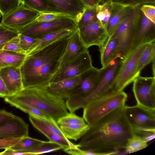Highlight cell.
<instances>
[{
  "label": "cell",
  "mask_w": 155,
  "mask_h": 155,
  "mask_svg": "<svg viewBox=\"0 0 155 155\" xmlns=\"http://www.w3.org/2000/svg\"><path fill=\"white\" fill-rule=\"evenodd\" d=\"M140 9L149 19L155 23V7L154 5L144 4L141 5Z\"/></svg>",
  "instance_id": "cell-40"
},
{
  "label": "cell",
  "mask_w": 155,
  "mask_h": 155,
  "mask_svg": "<svg viewBox=\"0 0 155 155\" xmlns=\"http://www.w3.org/2000/svg\"><path fill=\"white\" fill-rule=\"evenodd\" d=\"M78 30L70 36L60 58L58 68L88 50L80 39Z\"/></svg>",
  "instance_id": "cell-19"
},
{
  "label": "cell",
  "mask_w": 155,
  "mask_h": 155,
  "mask_svg": "<svg viewBox=\"0 0 155 155\" xmlns=\"http://www.w3.org/2000/svg\"><path fill=\"white\" fill-rule=\"evenodd\" d=\"M125 112L134 134L144 138L148 142L155 137V109L137 104L125 105Z\"/></svg>",
  "instance_id": "cell-5"
},
{
  "label": "cell",
  "mask_w": 155,
  "mask_h": 155,
  "mask_svg": "<svg viewBox=\"0 0 155 155\" xmlns=\"http://www.w3.org/2000/svg\"><path fill=\"white\" fill-rule=\"evenodd\" d=\"M21 138L0 139V149H5L13 146Z\"/></svg>",
  "instance_id": "cell-44"
},
{
  "label": "cell",
  "mask_w": 155,
  "mask_h": 155,
  "mask_svg": "<svg viewBox=\"0 0 155 155\" xmlns=\"http://www.w3.org/2000/svg\"><path fill=\"white\" fill-rule=\"evenodd\" d=\"M21 4L27 7L40 13L45 12L48 6L45 0H21Z\"/></svg>",
  "instance_id": "cell-35"
},
{
  "label": "cell",
  "mask_w": 155,
  "mask_h": 155,
  "mask_svg": "<svg viewBox=\"0 0 155 155\" xmlns=\"http://www.w3.org/2000/svg\"><path fill=\"white\" fill-rule=\"evenodd\" d=\"M127 95L111 90L87 102L83 108V117L89 126L117 108L125 105Z\"/></svg>",
  "instance_id": "cell-4"
},
{
  "label": "cell",
  "mask_w": 155,
  "mask_h": 155,
  "mask_svg": "<svg viewBox=\"0 0 155 155\" xmlns=\"http://www.w3.org/2000/svg\"><path fill=\"white\" fill-rule=\"evenodd\" d=\"M43 141L33 138L28 136L21 138L14 146L8 149L16 151L26 153L38 147Z\"/></svg>",
  "instance_id": "cell-29"
},
{
  "label": "cell",
  "mask_w": 155,
  "mask_h": 155,
  "mask_svg": "<svg viewBox=\"0 0 155 155\" xmlns=\"http://www.w3.org/2000/svg\"><path fill=\"white\" fill-rule=\"evenodd\" d=\"M29 119L34 127L45 135L49 141L60 145L63 150L74 145L75 144L68 139L64 138L54 132L38 118L29 115Z\"/></svg>",
  "instance_id": "cell-22"
},
{
  "label": "cell",
  "mask_w": 155,
  "mask_h": 155,
  "mask_svg": "<svg viewBox=\"0 0 155 155\" xmlns=\"http://www.w3.org/2000/svg\"><path fill=\"white\" fill-rule=\"evenodd\" d=\"M15 115L4 110H0V123L9 119Z\"/></svg>",
  "instance_id": "cell-46"
},
{
  "label": "cell",
  "mask_w": 155,
  "mask_h": 155,
  "mask_svg": "<svg viewBox=\"0 0 155 155\" xmlns=\"http://www.w3.org/2000/svg\"><path fill=\"white\" fill-rule=\"evenodd\" d=\"M17 30L8 28L1 23L0 24V50L14 38L18 36Z\"/></svg>",
  "instance_id": "cell-33"
},
{
  "label": "cell",
  "mask_w": 155,
  "mask_h": 155,
  "mask_svg": "<svg viewBox=\"0 0 155 155\" xmlns=\"http://www.w3.org/2000/svg\"><path fill=\"white\" fill-rule=\"evenodd\" d=\"M48 9L45 12L65 15L80 20L86 7L81 0H45Z\"/></svg>",
  "instance_id": "cell-13"
},
{
  "label": "cell",
  "mask_w": 155,
  "mask_h": 155,
  "mask_svg": "<svg viewBox=\"0 0 155 155\" xmlns=\"http://www.w3.org/2000/svg\"><path fill=\"white\" fill-rule=\"evenodd\" d=\"M73 33L26 55L20 67L24 88L45 87L50 83Z\"/></svg>",
  "instance_id": "cell-2"
},
{
  "label": "cell",
  "mask_w": 155,
  "mask_h": 155,
  "mask_svg": "<svg viewBox=\"0 0 155 155\" xmlns=\"http://www.w3.org/2000/svg\"><path fill=\"white\" fill-rule=\"evenodd\" d=\"M0 76L10 96L15 95L24 89L20 67L9 66L2 68L0 69Z\"/></svg>",
  "instance_id": "cell-20"
},
{
  "label": "cell",
  "mask_w": 155,
  "mask_h": 155,
  "mask_svg": "<svg viewBox=\"0 0 155 155\" xmlns=\"http://www.w3.org/2000/svg\"><path fill=\"white\" fill-rule=\"evenodd\" d=\"M77 21L74 19L61 15L49 21L32 22L18 30L19 34L39 39L44 35L63 29L76 31L78 29Z\"/></svg>",
  "instance_id": "cell-7"
},
{
  "label": "cell",
  "mask_w": 155,
  "mask_h": 155,
  "mask_svg": "<svg viewBox=\"0 0 155 155\" xmlns=\"http://www.w3.org/2000/svg\"><path fill=\"white\" fill-rule=\"evenodd\" d=\"M125 105L90 126L77 146L98 155L120 154L134 134L126 114Z\"/></svg>",
  "instance_id": "cell-1"
},
{
  "label": "cell",
  "mask_w": 155,
  "mask_h": 155,
  "mask_svg": "<svg viewBox=\"0 0 155 155\" xmlns=\"http://www.w3.org/2000/svg\"><path fill=\"white\" fill-rule=\"evenodd\" d=\"M61 15L53 13H40V15L34 21L38 22L51 21L57 18Z\"/></svg>",
  "instance_id": "cell-43"
},
{
  "label": "cell",
  "mask_w": 155,
  "mask_h": 155,
  "mask_svg": "<svg viewBox=\"0 0 155 155\" xmlns=\"http://www.w3.org/2000/svg\"><path fill=\"white\" fill-rule=\"evenodd\" d=\"M57 122L65 137L75 141L81 138L90 127L83 117L73 112H68Z\"/></svg>",
  "instance_id": "cell-14"
},
{
  "label": "cell",
  "mask_w": 155,
  "mask_h": 155,
  "mask_svg": "<svg viewBox=\"0 0 155 155\" xmlns=\"http://www.w3.org/2000/svg\"><path fill=\"white\" fill-rule=\"evenodd\" d=\"M26 56L24 54L3 49L0 50V69L9 66L20 67Z\"/></svg>",
  "instance_id": "cell-24"
},
{
  "label": "cell",
  "mask_w": 155,
  "mask_h": 155,
  "mask_svg": "<svg viewBox=\"0 0 155 155\" xmlns=\"http://www.w3.org/2000/svg\"><path fill=\"white\" fill-rule=\"evenodd\" d=\"M3 49L16 53L25 54L21 47L19 35L8 42L3 47Z\"/></svg>",
  "instance_id": "cell-39"
},
{
  "label": "cell",
  "mask_w": 155,
  "mask_h": 155,
  "mask_svg": "<svg viewBox=\"0 0 155 155\" xmlns=\"http://www.w3.org/2000/svg\"><path fill=\"white\" fill-rule=\"evenodd\" d=\"M100 71L94 67L82 74L81 79L66 101L84 99L90 95L96 88L100 78Z\"/></svg>",
  "instance_id": "cell-16"
},
{
  "label": "cell",
  "mask_w": 155,
  "mask_h": 155,
  "mask_svg": "<svg viewBox=\"0 0 155 155\" xmlns=\"http://www.w3.org/2000/svg\"><path fill=\"white\" fill-rule=\"evenodd\" d=\"M112 6L109 0L100 4L96 8L97 18L105 28L111 15Z\"/></svg>",
  "instance_id": "cell-31"
},
{
  "label": "cell",
  "mask_w": 155,
  "mask_h": 155,
  "mask_svg": "<svg viewBox=\"0 0 155 155\" xmlns=\"http://www.w3.org/2000/svg\"><path fill=\"white\" fill-rule=\"evenodd\" d=\"M148 143L143 137L134 134L128 140L124 154L132 153L144 149L148 146Z\"/></svg>",
  "instance_id": "cell-30"
},
{
  "label": "cell",
  "mask_w": 155,
  "mask_h": 155,
  "mask_svg": "<svg viewBox=\"0 0 155 155\" xmlns=\"http://www.w3.org/2000/svg\"><path fill=\"white\" fill-rule=\"evenodd\" d=\"M122 60L117 58L104 68L100 69V75L98 84L94 91L87 97L74 101H66L68 109L74 113L83 108L89 101L111 90L114 81L121 64Z\"/></svg>",
  "instance_id": "cell-6"
},
{
  "label": "cell",
  "mask_w": 155,
  "mask_h": 155,
  "mask_svg": "<svg viewBox=\"0 0 155 155\" xmlns=\"http://www.w3.org/2000/svg\"><path fill=\"white\" fill-rule=\"evenodd\" d=\"M86 7L96 8L101 3L100 0H81Z\"/></svg>",
  "instance_id": "cell-47"
},
{
  "label": "cell",
  "mask_w": 155,
  "mask_h": 155,
  "mask_svg": "<svg viewBox=\"0 0 155 155\" xmlns=\"http://www.w3.org/2000/svg\"><path fill=\"white\" fill-rule=\"evenodd\" d=\"M19 37L21 47L26 55L31 52L35 45L39 40L38 38L19 34Z\"/></svg>",
  "instance_id": "cell-36"
},
{
  "label": "cell",
  "mask_w": 155,
  "mask_h": 155,
  "mask_svg": "<svg viewBox=\"0 0 155 155\" xmlns=\"http://www.w3.org/2000/svg\"><path fill=\"white\" fill-rule=\"evenodd\" d=\"M10 96L6 86L0 76V97L5 98Z\"/></svg>",
  "instance_id": "cell-45"
},
{
  "label": "cell",
  "mask_w": 155,
  "mask_h": 155,
  "mask_svg": "<svg viewBox=\"0 0 155 155\" xmlns=\"http://www.w3.org/2000/svg\"><path fill=\"white\" fill-rule=\"evenodd\" d=\"M78 30L81 41L87 49L91 46L96 45L100 49L109 38L105 28L99 21Z\"/></svg>",
  "instance_id": "cell-17"
},
{
  "label": "cell",
  "mask_w": 155,
  "mask_h": 155,
  "mask_svg": "<svg viewBox=\"0 0 155 155\" xmlns=\"http://www.w3.org/2000/svg\"><path fill=\"white\" fill-rule=\"evenodd\" d=\"M134 8L112 4L111 15L105 27L109 38L113 34L122 22L132 12Z\"/></svg>",
  "instance_id": "cell-23"
},
{
  "label": "cell",
  "mask_w": 155,
  "mask_h": 155,
  "mask_svg": "<svg viewBox=\"0 0 155 155\" xmlns=\"http://www.w3.org/2000/svg\"><path fill=\"white\" fill-rule=\"evenodd\" d=\"M40 12L21 4L18 8L2 16L1 23L18 31L34 21Z\"/></svg>",
  "instance_id": "cell-15"
},
{
  "label": "cell",
  "mask_w": 155,
  "mask_h": 155,
  "mask_svg": "<svg viewBox=\"0 0 155 155\" xmlns=\"http://www.w3.org/2000/svg\"><path fill=\"white\" fill-rule=\"evenodd\" d=\"M93 67L91 55L87 50L59 68L51 78L50 83L78 76Z\"/></svg>",
  "instance_id": "cell-11"
},
{
  "label": "cell",
  "mask_w": 155,
  "mask_h": 155,
  "mask_svg": "<svg viewBox=\"0 0 155 155\" xmlns=\"http://www.w3.org/2000/svg\"><path fill=\"white\" fill-rule=\"evenodd\" d=\"M117 37L113 35L109 37L104 46L99 49L102 68L107 66L113 60L117 45Z\"/></svg>",
  "instance_id": "cell-25"
},
{
  "label": "cell",
  "mask_w": 155,
  "mask_h": 155,
  "mask_svg": "<svg viewBox=\"0 0 155 155\" xmlns=\"http://www.w3.org/2000/svg\"><path fill=\"white\" fill-rule=\"evenodd\" d=\"M82 74L78 76L50 83L46 86L47 89L53 94L66 100L80 82Z\"/></svg>",
  "instance_id": "cell-21"
},
{
  "label": "cell",
  "mask_w": 155,
  "mask_h": 155,
  "mask_svg": "<svg viewBox=\"0 0 155 155\" xmlns=\"http://www.w3.org/2000/svg\"><path fill=\"white\" fill-rule=\"evenodd\" d=\"M100 0L101 1V3H104V2H107L108 1H109L110 0Z\"/></svg>",
  "instance_id": "cell-48"
},
{
  "label": "cell",
  "mask_w": 155,
  "mask_h": 155,
  "mask_svg": "<svg viewBox=\"0 0 155 155\" xmlns=\"http://www.w3.org/2000/svg\"><path fill=\"white\" fill-rule=\"evenodd\" d=\"M155 43L149 44L142 54L138 62L136 74L140 75L141 71L147 65L155 62Z\"/></svg>",
  "instance_id": "cell-28"
},
{
  "label": "cell",
  "mask_w": 155,
  "mask_h": 155,
  "mask_svg": "<svg viewBox=\"0 0 155 155\" xmlns=\"http://www.w3.org/2000/svg\"><path fill=\"white\" fill-rule=\"evenodd\" d=\"M140 8L135 17L133 35L128 54L140 45L155 42V23L145 16Z\"/></svg>",
  "instance_id": "cell-9"
},
{
  "label": "cell",
  "mask_w": 155,
  "mask_h": 155,
  "mask_svg": "<svg viewBox=\"0 0 155 155\" xmlns=\"http://www.w3.org/2000/svg\"><path fill=\"white\" fill-rule=\"evenodd\" d=\"M1 13H0V18H1Z\"/></svg>",
  "instance_id": "cell-49"
},
{
  "label": "cell",
  "mask_w": 155,
  "mask_h": 155,
  "mask_svg": "<svg viewBox=\"0 0 155 155\" xmlns=\"http://www.w3.org/2000/svg\"><path fill=\"white\" fill-rule=\"evenodd\" d=\"M98 21L96 16V8L86 7L81 18L78 22V29Z\"/></svg>",
  "instance_id": "cell-34"
},
{
  "label": "cell",
  "mask_w": 155,
  "mask_h": 155,
  "mask_svg": "<svg viewBox=\"0 0 155 155\" xmlns=\"http://www.w3.org/2000/svg\"><path fill=\"white\" fill-rule=\"evenodd\" d=\"M39 119L42 121L49 128L55 133L64 138L67 139L63 134L57 121L53 119L49 120Z\"/></svg>",
  "instance_id": "cell-41"
},
{
  "label": "cell",
  "mask_w": 155,
  "mask_h": 155,
  "mask_svg": "<svg viewBox=\"0 0 155 155\" xmlns=\"http://www.w3.org/2000/svg\"><path fill=\"white\" fill-rule=\"evenodd\" d=\"M28 136V125L15 116L0 123V139L20 138Z\"/></svg>",
  "instance_id": "cell-18"
},
{
  "label": "cell",
  "mask_w": 155,
  "mask_h": 155,
  "mask_svg": "<svg viewBox=\"0 0 155 155\" xmlns=\"http://www.w3.org/2000/svg\"><path fill=\"white\" fill-rule=\"evenodd\" d=\"M6 103L23 111L38 118L42 119L51 120L53 119L49 116L31 106L15 101L9 96L4 98Z\"/></svg>",
  "instance_id": "cell-26"
},
{
  "label": "cell",
  "mask_w": 155,
  "mask_h": 155,
  "mask_svg": "<svg viewBox=\"0 0 155 155\" xmlns=\"http://www.w3.org/2000/svg\"><path fill=\"white\" fill-rule=\"evenodd\" d=\"M62 149L58 144L50 141H43L36 148L30 150L26 153L28 155H37L50 153Z\"/></svg>",
  "instance_id": "cell-32"
},
{
  "label": "cell",
  "mask_w": 155,
  "mask_h": 155,
  "mask_svg": "<svg viewBox=\"0 0 155 155\" xmlns=\"http://www.w3.org/2000/svg\"><path fill=\"white\" fill-rule=\"evenodd\" d=\"M113 4L124 7H134L144 4L155 5V0H110Z\"/></svg>",
  "instance_id": "cell-38"
},
{
  "label": "cell",
  "mask_w": 155,
  "mask_h": 155,
  "mask_svg": "<svg viewBox=\"0 0 155 155\" xmlns=\"http://www.w3.org/2000/svg\"><path fill=\"white\" fill-rule=\"evenodd\" d=\"M75 31L63 29L47 34L39 39L31 53L39 50Z\"/></svg>",
  "instance_id": "cell-27"
},
{
  "label": "cell",
  "mask_w": 155,
  "mask_h": 155,
  "mask_svg": "<svg viewBox=\"0 0 155 155\" xmlns=\"http://www.w3.org/2000/svg\"><path fill=\"white\" fill-rule=\"evenodd\" d=\"M9 96L38 109L56 121L68 113L64 100L49 91L46 87L24 88Z\"/></svg>",
  "instance_id": "cell-3"
},
{
  "label": "cell",
  "mask_w": 155,
  "mask_h": 155,
  "mask_svg": "<svg viewBox=\"0 0 155 155\" xmlns=\"http://www.w3.org/2000/svg\"><path fill=\"white\" fill-rule=\"evenodd\" d=\"M21 4V0H0V13L2 16L18 8Z\"/></svg>",
  "instance_id": "cell-37"
},
{
  "label": "cell",
  "mask_w": 155,
  "mask_h": 155,
  "mask_svg": "<svg viewBox=\"0 0 155 155\" xmlns=\"http://www.w3.org/2000/svg\"><path fill=\"white\" fill-rule=\"evenodd\" d=\"M133 82L132 90L137 104L155 109V77L139 75Z\"/></svg>",
  "instance_id": "cell-12"
},
{
  "label": "cell",
  "mask_w": 155,
  "mask_h": 155,
  "mask_svg": "<svg viewBox=\"0 0 155 155\" xmlns=\"http://www.w3.org/2000/svg\"><path fill=\"white\" fill-rule=\"evenodd\" d=\"M148 44L140 45L129 53L122 60L111 90L123 91L137 77L136 71L139 59Z\"/></svg>",
  "instance_id": "cell-8"
},
{
  "label": "cell",
  "mask_w": 155,
  "mask_h": 155,
  "mask_svg": "<svg viewBox=\"0 0 155 155\" xmlns=\"http://www.w3.org/2000/svg\"><path fill=\"white\" fill-rule=\"evenodd\" d=\"M64 150L68 154L74 155H98L95 153L81 149L78 147L76 144Z\"/></svg>",
  "instance_id": "cell-42"
},
{
  "label": "cell",
  "mask_w": 155,
  "mask_h": 155,
  "mask_svg": "<svg viewBox=\"0 0 155 155\" xmlns=\"http://www.w3.org/2000/svg\"><path fill=\"white\" fill-rule=\"evenodd\" d=\"M141 5L134 8L113 34L117 37L118 41L113 60L117 58L122 60L127 54L133 36L135 17Z\"/></svg>",
  "instance_id": "cell-10"
}]
</instances>
